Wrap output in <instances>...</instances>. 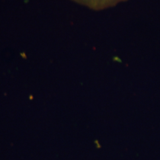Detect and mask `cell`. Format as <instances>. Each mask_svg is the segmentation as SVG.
<instances>
[{
    "label": "cell",
    "mask_w": 160,
    "mask_h": 160,
    "mask_svg": "<svg viewBox=\"0 0 160 160\" xmlns=\"http://www.w3.org/2000/svg\"><path fill=\"white\" fill-rule=\"evenodd\" d=\"M75 2L85 6L88 8L95 10L100 11L104 9L113 7L122 2H125L128 0H72Z\"/></svg>",
    "instance_id": "obj_1"
}]
</instances>
